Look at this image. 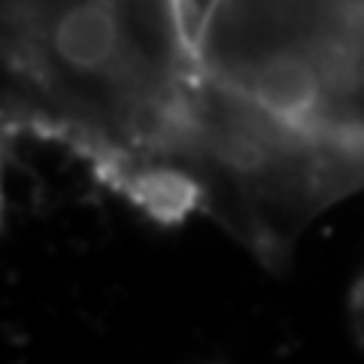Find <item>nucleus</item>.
I'll return each instance as SVG.
<instances>
[{
  "instance_id": "1",
  "label": "nucleus",
  "mask_w": 364,
  "mask_h": 364,
  "mask_svg": "<svg viewBox=\"0 0 364 364\" xmlns=\"http://www.w3.org/2000/svg\"><path fill=\"white\" fill-rule=\"evenodd\" d=\"M195 0H0L4 140L55 143L158 222L200 215L234 95Z\"/></svg>"
},
{
  "instance_id": "3",
  "label": "nucleus",
  "mask_w": 364,
  "mask_h": 364,
  "mask_svg": "<svg viewBox=\"0 0 364 364\" xmlns=\"http://www.w3.org/2000/svg\"><path fill=\"white\" fill-rule=\"evenodd\" d=\"M349 313H352V328H355V340H358L361 349H364V273L358 277L355 289H352Z\"/></svg>"
},
{
  "instance_id": "2",
  "label": "nucleus",
  "mask_w": 364,
  "mask_h": 364,
  "mask_svg": "<svg viewBox=\"0 0 364 364\" xmlns=\"http://www.w3.org/2000/svg\"><path fill=\"white\" fill-rule=\"evenodd\" d=\"M198 49L213 82L364 152V0H207Z\"/></svg>"
}]
</instances>
